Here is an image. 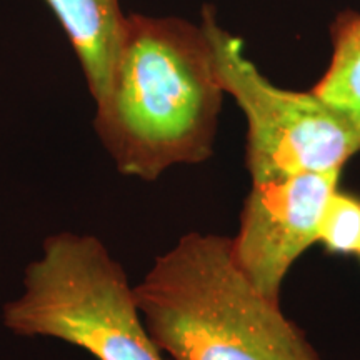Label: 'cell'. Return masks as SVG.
Here are the masks:
<instances>
[{"label": "cell", "mask_w": 360, "mask_h": 360, "mask_svg": "<svg viewBox=\"0 0 360 360\" xmlns=\"http://www.w3.org/2000/svg\"><path fill=\"white\" fill-rule=\"evenodd\" d=\"M224 94L202 24L134 13L94 129L120 174L155 180L212 155Z\"/></svg>", "instance_id": "1"}, {"label": "cell", "mask_w": 360, "mask_h": 360, "mask_svg": "<svg viewBox=\"0 0 360 360\" xmlns=\"http://www.w3.org/2000/svg\"><path fill=\"white\" fill-rule=\"evenodd\" d=\"M134 294L148 334L172 360H321L281 304L238 269L229 237L187 233Z\"/></svg>", "instance_id": "2"}, {"label": "cell", "mask_w": 360, "mask_h": 360, "mask_svg": "<svg viewBox=\"0 0 360 360\" xmlns=\"http://www.w3.org/2000/svg\"><path fill=\"white\" fill-rule=\"evenodd\" d=\"M4 326L20 337H51L97 360H164L148 334L125 270L97 237L58 232L27 265Z\"/></svg>", "instance_id": "3"}, {"label": "cell", "mask_w": 360, "mask_h": 360, "mask_svg": "<svg viewBox=\"0 0 360 360\" xmlns=\"http://www.w3.org/2000/svg\"><path fill=\"white\" fill-rule=\"evenodd\" d=\"M202 27L212 45L224 92L247 119V169L252 186L305 172L342 170L360 152L359 137L321 97L277 87L249 60L244 40L204 8Z\"/></svg>", "instance_id": "4"}, {"label": "cell", "mask_w": 360, "mask_h": 360, "mask_svg": "<svg viewBox=\"0 0 360 360\" xmlns=\"http://www.w3.org/2000/svg\"><path fill=\"white\" fill-rule=\"evenodd\" d=\"M340 170L305 172L252 186L240 212L232 254L252 285L281 304L285 276L319 242L323 207L339 188Z\"/></svg>", "instance_id": "5"}, {"label": "cell", "mask_w": 360, "mask_h": 360, "mask_svg": "<svg viewBox=\"0 0 360 360\" xmlns=\"http://www.w3.org/2000/svg\"><path fill=\"white\" fill-rule=\"evenodd\" d=\"M64 27L82 65L89 92L98 102L107 92L122 40L125 17L119 0H45Z\"/></svg>", "instance_id": "6"}, {"label": "cell", "mask_w": 360, "mask_h": 360, "mask_svg": "<svg viewBox=\"0 0 360 360\" xmlns=\"http://www.w3.org/2000/svg\"><path fill=\"white\" fill-rule=\"evenodd\" d=\"M354 129L360 142V13L342 12L332 25V57L312 89Z\"/></svg>", "instance_id": "7"}, {"label": "cell", "mask_w": 360, "mask_h": 360, "mask_svg": "<svg viewBox=\"0 0 360 360\" xmlns=\"http://www.w3.org/2000/svg\"><path fill=\"white\" fill-rule=\"evenodd\" d=\"M319 242L334 254H359L360 250V199L339 188L323 207Z\"/></svg>", "instance_id": "8"}, {"label": "cell", "mask_w": 360, "mask_h": 360, "mask_svg": "<svg viewBox=\"0 0 360 360\" xmlns=\"http://www.w3.org/2000/svg\"><path fill=\"white\" fill-rule=\"evenodd\" d=\"M357 255H359V257H360V250H359V254H357Z\"/></svg>", "instance_id": "9"}]
</instances>
